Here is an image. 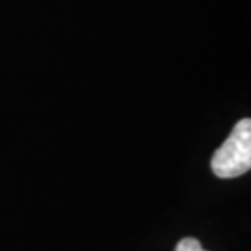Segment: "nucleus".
<instances>
[{"instance_id":"obj_1","label":"nucleus","mask_w":251,"mask_h":251,"mask_svg":"<svg viewBox=\"0 0 251 251\" xmlns=\"http://www.w3.org/2000/svg\"><path fill=\"white\" fill-rule=\"evenodd\" d=\"M210 170L220 179L242 177L251 170V119H240L220 149L212 154Z\"/></svg>"},{"instance_id":"obj_2","label":"nucleus","mask_w":251,"mask_h":251,"mask_svg":"<svg viewBox=\"0 0 251 251\" xmlns=\"http://www.w3.org/2000/svg\"><path fill=\"white\" fill-rule=\"evenodd\" d=\"M175 251H206V250H203V246H201V242H199L198 238H182L177 244Z\"/></svg>"}]
</instances>
